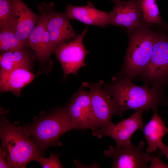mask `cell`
<instances>
[{"label": "cell", "mask_w": 168, "mask_h": 168, "mask_svg": "<svg viewBox=\"0 0 168 168\" xmlns=\"http://www.w3.org/2000/svg\"><path fill=\"white\" fill-rule=\"evenodd\" d=\"M113 80L111 83L105 84L104 89L115 100L120 117L124 112L129 110H142L147 112L150 110H157V106L162 103V89L149 88L145 85L138 86L125 76Z\"/></svg>", "instance_id": "cell-1"}, {"label": "cell", "mask_w": 168, "mask_h": 168, "mask_svg": "<svg viewBox=\"0 0 168 168\" xmlns=\"http://www.w3.org/2000/svg\"><path fill=\"white\" fill-rule=\"evenodd\" d=\"M0 119V146L9 168H26L41 155L38 147L18 122H10L4 114Z\"/></svg>", "instance_id": "cell-2"}, {"label": "cell", "mask_w": 168, "mask_h": 168, "mask_svg": "<svg viewBox=\"0 0 168 168\" xmlns=\"http://www.w3.org/2000/svg\"><path fill=\"white\" fill-rule=\"evenodd\" d=\"M22 128L33 140L42 156L49 147L61 146L62 144L59 139L64 133L77 130L65 108L55 109L48 114L41 113Z\"/></svg>", "instance_id": "cell-3"}, {"label": "cell", "mask_w": 168, "mask_h": 168, "mask_svg": "<svg viewBox=\"0 0 168 168\" xmlns=\"http://www.w3.org/2000/svg\"><path fill=\"white\" fill-rule=\"evenodd\" d=\"M156 33L149 26L142 25L129 34V45L122 70L124 76L132 80L141 74L151 57Z\"/></svg>", "instance_id": "cell-4"}, {"label": "cell", "mask_w": 168, "mask_h": 168, "mask_svg": "<svg viewBox=\"0 0 168 168\" xmlns=\"http://www.w3.org/2000/svg\"><path fill=\"white\" fill-rule=\"evenodd\" d=\"M140 75L152 87L162 89L168 82V36L157 33L151 57Z\"/></svg>", "instance_id": "cell-5"}, {"label": "cell", "mask_w": 168, "mask_h": 168, "mask_svg": "<svg viewBox=\"0 0 168 168\" xmlns=\"http://www.w3.org/2000/svg\"><path fill=\"white\" fill-rule=\"evenodd\" d=\"M103 84L101 80L97 83L84 82L82 84L83 87L89 89L88 92L96 129L112 122L113 115L119 114L115 100L102 88Z\"/></svg>", "instance_id": "cell-6"}, {"label": "cell", "mask_w": 168, "mask_h": 168, "mask_svg": "<svg viewBox=\"0 0 168 168\" xmlns=\"http://www.w3.org/2000/svg\"><path fill=\"white\" fill-rule=\"evenodd\" d=\"M88 29L86 27L76 37L59 45L54 51L62 68L63 80L70 74L76 75L80 68L86 66L85 58L89 51L85 48L83 40Z\"/></svg>", "instance_id": "cell-7"}, {"label": "cell", "mask_w": 168, "mask_h": 168, "mask_svg": "<svg viewBox=\"0 0 168 168\" xmlns=\"http://www.w3.org/2000/svg\"><path fill=\"white\" fill-rule=\"evenodd\" d=\"M143 110H138L128 118L116 124L112 122L101 127L92 130V134L98 138L104 136L110 137L116 143V147L130 145L133 134L138 129L143 131L145 124L142 116Z\"/></svg>", "instance_id": "cell-8"}, {"label": "cell", "mask_w": 168, "mask_h": 168, "mask_svg": "<svg viewBox=\"0 0 168 168\" xmlns=\"http://www.w3.org/2000/svg\"><path fill=\"white\" fill-rule=\"evenodd\" d=\"M143 141L134 146L132 144L121 147L110 145L104 152L105 156L112 161L111 168H146L151 156L144 152Z\"/></svg>", "instance_id": "cell-9"}, {"label": "cell", "mask_w": 168, "mask_h": 168, "mask_svg": "<svg viewBox=\"0 0 168 168\" xmlns=\"http://www.w3.org/2000/svg\"><path fill=\"white\" fill-rule=\"evenodd\" d=\"M46 12V27L50 38L53 53L59 45L71 40L78 35L74 30L70 20L64 12H58L54 8L52 2L46 4L42 2Z\"/></svg>", "instance_id": "cell-10"}, {"label": "cell", "mask_w": 168, "mask_h": 168, "mask_svg": "<svg viewBox=\"0 0 168 168\" xmlns=\"http://www.w3.org/2000/svg\"><path fill=\"white\" fill-rule=\"evenodd\" d=\"M65 108L77 130L96 129L88 92L80 89L72 96Z\"/></svg>", "instance_id": "cell-11"}, {"label": "cell", "mask_w": 168, "mask_h": 168, "mask_svg": "<svg viewBox=\"0 0 168 168\" xmlns=\"http://www.w3.org/2000/svg\"><path fill=\"white\" fill-rule=\"evenodd\" d=\"M115 5L109 13L108 25L128 29V33L142 25V15L137 0H110Z\"/></svg>", "instance_id": "cell-12"}, {"label": "cell", "mask_w": 168, "mask_h": 168, "mask_svg": "<svg viewBox=\"0 0 168 168\" xmlns=\"http://www.w3.org/2000/svg\"><path fill=\"white\" fill-rule=\"evenodd\" d=\"M39 18V15L31 10L22 0H15L12 18L7 25L4 27L9 28L20 40L28 45V37Z\"/></svg>", "instance_id": "cell-13"}, {"label": "cell", "mask_w": 168, "mask_h": 168, "mask_svg": "<svg viewBox=\"0 0 168 168\" xmlns=\"http://www.w3.org/2000/svg\"><path fill=\"white\" fill-rule=\"evenodd\" d=\"M64 12L70 20H76L87 25L102 28L108 25L109 13L97 9L90 1L83 6L68 4Z\"/></svg>", "instance_id": "cell-14"}, {"label": "cell", "mask_w": 168, "mask_h": 168, "mask_svg": "<svg viewBox=\"0 0 168 168\" xmlns=\"http://www.w3.org/2000/svg\"><path fill=\"white\" fill-rule=\"evenodd\" d=\"M35 75L25 68H18L0 74L1 92H10L20 96L21 89L31 82Z\"/></svg>", "instance_id": "cell-15"}, {"label": "cell", "mask_w": 168, "mask_h": 168, "mask_svg": "<svg viewBox=\"0 0 168 168\" xmlns=\"http://www.w3.org/2000/svg\"><path fill=\"white\" fill-rule=\"evenodd\" d=\"M33 62L31 55L24 48L1 53L0 74L18 68H25L30 70Z\"/></svg>", "instance_id": "cell-16"}, {"label": "cell", "mask_w": 168, "mask_h": 168, "mask_svg": "<svg viewBox=\"0 0 168 168\" xmlns=\"http://www.w3.org/2000/svg\"><path fill=\"white\" fill-rule=\"evenodd\" d=\"M152 118L143 129L145 138L148 144L146 152L149 154L158 149V145L162 142L164 135L168 132V128L157 112L154 110Z\"/></svg>", "instance_id": "cell-17"}, {"label": "cell", "mask_w": 168, "mask_h": 168, "mask_svg": "<svg viewBox=\"0 0 168 168\" xmlns=\"http://www.w3.org/2000/svg\"><path fill=\"white\" fill-rule=\"evenodd\" d=\"M141 10L142 19L146 23L157 24L168 29L161 17L156 0H137Z\"/></svg>", "instance_id": "cell-18"}, {"label": "cell", "mask_w": 168, "mask_h": 168, "mask_svg": "<svg viewBox=\"0 0 168 168\" xmlns=\"http://www.w3.org/2000/svg\"><path fill=\"white\" fill-rule=\"evenodd\" d=\"M39 12V18L35 26L28 37V46L34 52L36 56L37 55L39 49L40 41L44 32L46 28V12L42 2L37 6Z\"/></svg>", "instance_id": "cell-19"}, {"label": "cell", "mask_w": 168, "mask_h": 168, "mask_svg": "<svg viewBox=\"0 0 168 168\" xmlns=\"http://www.w3.org/2000/svg\"><path fill=\"white\" fill-rule=\"evenodd\" d=\"M27 45L20 40L15 33L9 28H0L1 53L24 48Z\"/></svg>", "instance_id": "cell-20"}, {"label": "cell", "mask_w": 168, "mask_h": 168, "mask_svg": "<svg viewBox=\"0 0 168 168\" xmlns=\"http://www.w3.org/2000/svg\"><path fill=\"white\" fill-rule=\"evenodd\" d=\"M15 0H0V27L7 25L14 10Z\"/></svg>", "instance_id": "cell-21"}, {"label": "cell", "mask_w": 168, "mask_h": 168, "mask_svg": "<svg viewBox=\"0 0 168 168\" xmlns=\"http://www.w3.org/2000/svg\"><path fill=\"white\" fill-rule=\"evenodd\" d=\"M49 158L44 157L41 155L38 156L35 159L43 168H62L64 167L59 160V153L53 154L50 152Z\"/></svg>", "instance_id": "cell-22"}, {"label": "cell", "mask_w": 168, "mask_h": 168, "mask_svg": "<svg viewBox=\"0 0 168 168\" xmlns=\"http://www.w3.org/2000/svg\"><path fill=\"white\" fill-rule=\"evenodd\" d=\"M161 154L157 156L152 155L150 157L149 162L150 165L148 166L150 168H168V164L164 163L161 160Z\"/></svg>", "instance_id": "cell-23"}, {"label": "cell", "mask_w": 168, "mask_h": 168, "mask_svg": "<svg viewBox=\"0 0 168 168\" xmlns=\"http://www.w3.org/2000/svg\"><path fill=\"white\" fill-rule=\"evenodd\" d=\"M0 168H9L7 160L1 146L0 147Z\"/></svg>", "instance_id": "cell-24"}, {"label": "cell", "mask_w": 168, "mask_h": 168, "mask_svg": "<svg viewBox=\"0 0 168 168\" xmlns=\"http://www.w3.org/2000/svg\"><path fill=\"white\" fill-rule=\"evenodd\" d=\"M158 149L161 151V154H164L168 160V146L164 145L162 142L159 144Z\"/></svg>", "instance_id": "cell-25"}]
</instances>
